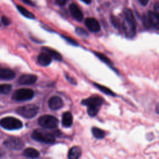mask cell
<instances>
[{
    "label": "cell",
    "instance_id": "obj_16",
    "mask_svg": "<svg viewBox=\"0 0 159 159\" xmlns=\"http://www.w3.org/2000/svg\"><path fill=\"white\" fill-rule=\"evenodd\" d=\"M42 50L47 53L51 58H53L54 59H55L56 60H58V61H61L62 59V57L60 53H59L57 51L53 50L52 48H50L48 47H43L42 48Z\"/></svg>",
    "mask_w": 159,
    "mask_h": 159
},
{
    "label": "cell",
    "instance_id": "obj_1",
    "mask_svg": "<svg viewBox=\"0 0 159 159\" xmlns=\"http://www.w3.org/2000/svg\"><path fill=\"white\" fill-rule=\"evenodd\" d=\"M125 18L122 21V28L125 35L128 38H132L136 32V21L132 11L130 9H125L124 11Z\"/></svg>",
    "mask_w": 159,
    "mask_h": 159
},
{
    "label": "cell",
    "instance_id": "obj_13",
    "mask_svg": "<svg viewBox=\"0 0 159 159\" xmlns=\"http://www.w3.org/2000/svg\"><path fill=\"white\" fill-rule=\"evenodd\" d=\"M16 76L15 73L12 70L5 68H0V79L4 80H10Z\"/></svg>",
    "mask_w": 159,
    "mask_h": 159
},
{
    "label": "cell",
    "instance_id": "obj_2",
    "mask_svg": "<svg viewBox=\"0 0 159 159\" xmlns=\"http://www.w3.org/2000/svg\"><path fill=\"white\" fill-rule=\"evenodd\" d=\"M102 103L103 99L98 96H91L81 101L83 105L87 106L88 113L91 117H94L98 114Z\"/></svg>",
    "mask_w": 159,
    "mask_h": 159
},
{
    "label": "cell",
    "instance_id": "obj_17",
    "mask_svg": "<svg viewBox=\"0 0 159 159\" xmlns=\"http://www.w3.org/2000/svg\"><path fill=\"white\" fill-rule=\"evenodd\" d=\"M62 125L65 127H69L73 123V116L70 112H65L62 115Z\"/></svg>",
    "mask_w": 159,
    "mask_h": 159
},
{
    "label": "cell",
    "instance_id": "obj_34",
    "mask_svg": "<svg viewBox=\"0 0 159 159\" xmlns=\"http://www.w3.org/2000/svg\"><path fill=\"white\" fill-rule=\"evenodd\" d=\"M22 1L23 2H24L25 3L29 4V5H31V6H34V5L30 0H22Z\"/></svg>",
    "mask_w": 159,
    "mask_h": 159
},
{
    "label": "cell",
    "instance_id": "obj_3",
    "mask_svg": "<svg viewBox=\"0 0 159 159\" xmlns=\"http://www.w3.org/2000/svg\"><path fill=\"white\" fill-rule=\"evenodd\" d=\"M31 137L34 140L42 143L52 144L55 142V138L53 134L42 129L34 130Z\"/></svg>",
    "mask_w": 159,
    "mask_h": 159
},
{
    "label": "cell",
    "instance_id": "obj_35",
    "mask_svg": "<svg viewBox=\"0 0 159 159\" xmlns=\"http://www.w3.org/2000/svg\"><path fill=\"white\" fill-rule=\"evenodd\" d=\"M81 1L86 4H90L91 2V0H81Z\"/></svg>",
    "mask_w": 159,
    "mask_h": 159
},
{
    "label": "cell",
    "instance_id": "obj_10",
    "mask_svg": "<svg viewBox=\"0 0 159 159\" xmlns=\"http://www.w3.org/2000/svg\"><path fill=\"white\" fill-rule=\"evenodd\" d=\"M85 24L88 29L93 32H98L100 30V25L98 21L93 17L86 18Z\"/></svg>",
    "mask_w": 159,
    "mask_h": 159
},
{
    "label": "cell",
    "instance_id": "obj_31",
    "mask_svg": "<svg viewBox=\"0 0 159 159\" xmlns=\"http://www.w3.org/2000/svg\"><path fill=\"white\" fill-rule=\"evenodd\" d=\"M112 24H114V25L116 27H117L118 25H119V22H118V20L115 17H113L112 19Z\"/></svg>",
    "mask_w": 159,
    "mask_h": 159
},
{
    "label": "cell",
    "instance_id": "obj_28",
    "mask_svg": "<svg viewBox=\"0 0 159 159\" xmlns=\"http://www.w3.org/2000/svg\"><path fill=\"white\" fill-rule=\"evenodd\" d=\"M1 20H2V24L4 25H8L11 24V20L6 16H2L1 17Z\"/></svg>",
    "mask_w": 159,
    "mask_h": 159
},
{
    "label": "cell",
    "instance_id": "obj_5",
    "mask_svg": "<svg viewBox=\"0 0 159 159\" xmlns=\"http://www.w3.org/2000/svg\"><path fill=\"white\" fill-rule=\"evenodd\" d=\"M16 112L24 117L30 119L37 115L39 112V107L34 104H27L19 107L16 109Z\"/></svg>",
    "mask_w": 159,
    "mask_h": 159
},
{
    "label": "cell",
    "instance_id": "obj_9",
    "mask_svg": "<svg viewBox=\"0 0 159 159\" xmlns=\"http://www.w3.org/2000/svg\"><path fill=\"white\" fill-rule=\"evenodd\" d=\"M37 80V76L32 74L22 75L18 80V83L22 85H29L32 84L36 82Z\"/></svg>",
    "mask_w": 159,
    "mask_h": 159
},
{
    "label": "cell",
    "instance_id": "obj_20",
    "mask_svg": "<svg viewBox=\"0 0 159 159\" xmlns=\"http://www.w3.org/2000/svg\"><path fill=\"white\" fill-rule=\"evenodd\" d=\"M17 9H18V11L20 12V13L24 16V17L29 18V19H35V16L30 12V11H29L27 9H25L24 7H23L22 6L20 5H17Z\"/></svg>",
    "mask_w": 159,
    "mask_h": 159
},
{
    "label": "cell",
    "instance_id": "obj_25",
    "mask_svg": "<svg viewBox=\"0 0 159 159\" xmlns=\"http://www.w3.org/2000/svg\"><path fill=\"white\" fill-rule=\"evenodd\" d=\"M76 34L78 35H80V36H83V37H86L88 36V33L87 32L83 29V28H81V27H78L76 28Z\"/></svg>",
    "mask_w": 159,
    "mask_h": 159
},
{
    "label": "cell",
    "instance_id": "obj_18",
    "mask_svg": "<svg viewBox=\"0 0 159 159\" xmlns=\"http://www.w3.org/2000/svg\"><path fill=\"white\" fill-rule=\"evenodd\" d=\"M81 154V148L78 146H74L70 148L68 152V158L70 159L78 158Z\"/></svg>",
    "mask_w": 159,
    "mask_h": 159
},
{
    "label": "cell",
    "instance_id": "obj_11",
    "mask_svg": "<svg viewBox=\"0 0 159 159\" xmlns=\"http://www.w3.org/2000/svg\"><path fill=\"white\" fill-rule=\"evenodd\" d=\"M63 106V102L58 96H52L48 101V106L52 110H57Z\"/></svg>",
    "mask_w": 159,
    "mask_h": 159
},
{
    "label": "cell",
    "instance_id": "obj_36",
    "mask_svg": "<svg viewBox=\"0 0 159 159\" xmlns=\"http://www.w3.org/2000/svg\"><path fill=\"white\" fill-rule=\"evenodd\" d=\"M156 111H157V113L158 114V104L156 105Z\"/></svg>",
    "mask_w": 159,
    "mask_h": 159
},
{
    "label": "cell",
    "instance_id": "obj_12",
    "mask_svg": "<svg viewBox=\"0 0 159 159\" xmlns=\"http://www.w3.org/2000/svg\"><path fill=\"white\" fill-rule=\"evenodd\" d=\"M71 14L72 17L78 21H81L83 18V14L81 10L79 9L78 6L75 4H71L69 7Z\"/></svg>",
    "mask_w": 159,
    "mask_h": 159
},
{
    "label": "cell",
    "instance_id": "obj_29",
    "mask_svg": "<svg viewBox=\"0 0 159 159\" xmlns=\"http://www.w3.org/2000/svg\"><path fill=\"white\" fill-rule=\"evenodd\" d=\"M66 76V78L67 80H68V81H69L71 83H72V84H76V81L75 79H74V78H71V76H68V75H66V76Z\"/></svg>",
    "mask_w": 159,
    "mask_h": 159
},
{
    "label": "cell",
    "instance_id": "obj_30",
    "mask_svg": "<svg viewBox=\"0 0 159 159\" xmlns=\"http://www.w3.org/2000/svg\"><path fill=\"white\" fill-rule=\"evenodd\" d=\"M55 1L57 4H58L59 6H63L65 5L67 0H55Z\"/></svg>",
    "mask_w": 159,
    "mask_h": 159
},
{
    "label": "cell",
    "instance_id": "obj_14",
    "mask_svg": "<svg viewBox=\"0 0 159 159\" xmlns=\"http://www.w3.org/2000/svg\"><path fill=\"white\" fill-rule=\"evenodd\" d=\"M39 63L43 66H48L52 62V58L45 52L40 53L37 58Z\"/></svg>",
    "mask_w": 159,
    "mask_h": 159
},
{
    "label": "cell",
    "instance_id": "obj_6",
    "mask_svg": "<svg viewBox=\"0 0 159 159\" xmlns=\"http://www.w3.org/2000/svg\"><path fill=\"white\" fill-rule=\"evenodd\" d=\"M58 120L57 117L50 115H43L38 119V124L45 129H55L58 125Z\"/></svg>",
    "mask_w": 159,
    "mask_h": 159
},
{
    "label": "cell",
    "instance_id": "obj_21",
    "mask_svg": "<svg viewBox=\"0 0 159 159\" xmlns=\"http://www.w3.org/2000/svg\"><path fill=\"white\" fill-rule=\"evenodd\" d=\"M92 133L94 137L96 139H102L105 137V132L98 127H93L92 128Z\"/></svg>",
    "mask_w": 159,
    "mask_h": 159
},
{
    "label": "cell",
    "instance_id": "obj_7",
    "mask_svg": "<svg viewBox=\"0 0 159 159\" xmlns=\"http://www.w3.org/2000/svg\"><path fill=\"white\" fill-rule=\"evenodd\" d=\"M34 96V92L32 89L29 88H21L16 90L12 98L16 101H24L31 99Z\"/></svg>",
    "mask_w": 159,
    "mask_h": 159
},
{
    "label": "cell",
    "instance_id": "obj_15",
    "mask_svg": "<svg viewBox=\"0 0 159 159\" xmlns=\"http://www.w3.org/2000/svg\"><path fill=\"white\" fill-rule=\"evenodd\" d=\"M147 17L148 19L150 22V23L151 24L152 26L154 28H155L157 30L158 29V27H159V22H158V14L151 11H149L147 12Z\"/></svg>",
    "mask_w": 159,
    "mask_h": 159
},
{
    "label": "cell",
    "instance_id": "obj_8",
    "mask_svg": "<svg viewBox=\"0 0 159 159\" xmlns=\"http://www.w3.org/2000/svg\"><path fill=\"white\" fill-rule=\"evenodd\" d=\"M4 145L12 150H20L24 146V142L19 137H11L4 142Z\"/></svg>",
    "mask_w": 159,
    "mask_h": 159
},
{
    "label": "cell",
    "instance_id": "obj_33",
    "mask_svg": "<svg viewBox=\"0 0 159 159\" xmlns=\"http://www.w3.org/2000/svg\"><path fill=\"white\" fill-rule=\"evenodd\" d=\"M154 7H155V11H156V14H158V12H159V5H158V2H157L156 4H155V5L154 6Z\"/></svg>",
    "mask_w": 159,
    "mask_h": 159
},
{
    "label": "cell",
    "instance_id": "obj_23",
    "mask_svg": "<svg viewBox=\"0 0 159 159\" xmlns=\"http://www.w3.org/2000/svg\"><path fill=\"white\" fill-rule=\"evenodd\" d=\"M94 53L98 58H99L101 61H102L107 65H112V62L111 61V60L108 57H107L105 55H104L100 52H94Z\"/></svg>",
    "mask_w": 159,
    "mask_h": 159
},
{
    "label": "cell",
    "instance_id": "obj_27",
    "mask_svg": "<svg viewBox=\"0 0 159 159\" xmlns=\"http://www.w3.org/2000/svg\"><path fill=\"white\" fill-rule=\"evenodd\" d=\"M143 22L144 25H145L147 28H151V27H152V25H151V24L150 23L148 19L147 16H143Z\"/></svg>",
    "mask_w": 159,
    "mask_h": 159
},
{
    "label": "cell",
    "instance_id": "obj_32",
    "mask_svg": "<svg viewBox=\"0 0 159 159\" xmlns=\"http://www.w3.org/2000/svg\"><path fill=\"white\" fill-rule=\"evenodd\" d=\"M142 6H146L148 4V0H138Z\"/></svg>",
    "mask_w": 159,
    "mask_h": 159
},
{
    "label": "cell",
    "instance_id": "obj_24",
    "mask_svg": "<svg viewBox=\"0 0 159 159\" xmlns=\"http://www.w3.org/2000/svg\"><path fill=\"white\" fill-rule=\"evenodd\" d=\"M12 89V86L9 84H0V93L4 94H9Z\"/></svg>",
    "mask_w": 159,
    "mask_h": 159
},
{
    "label": "cell",
    "instance_id": "obj_4",
    "mask_svg": "<svg viewBox=\"0 0 159 159\" xmlns=\"http://www.w3.org/2000/svg\"><path fill=\"white\" fill-rule=\"evenodd\" d=\"M0 125L7 130H17L22 127V122L14 117H6L0 120Z\"/></svg>",
    "mask_w": 159,
    "mask_h": 159
},
{
    "label": "cell",
    "instance_id": "obj_19",
    "mask_svg": "<svg viewBox=\"0 0 159 159\" xmlns=\"http://www.w3.org/2000/svg\"><path fill=\"white\" fill-rule=\"evenodd\" d=\"M23 155L26 157L35 158H38L40 155V153L39 151L37 150L36 149L32 147H29L24 150L23 152Z\"/></svg>",
    "mask_w": 159,
    "mask_h": 159
},
{
    "label": "cell",
    "instance_id": "obj_37",
    "mask_svg": "<svg viewBox=\"0 0 159 159\" xmlns=\"http://www.w3.org/2000/svg\"><path fill=\"white\" fill-rule=\"evenodd\" d=\"M0 25H1V24H0Z\"/></svg>",
    "mask_w": 159,
    "mask_h": 159
},
{
    "label": "cell",
    "instance_id": "obj_26",
    "mask_svg": "<svg viewBox=\"0 0 159 159\" xmlns=\"http://www.w3.org/2000/svg\"><path fill=\"white\" fill-rule=\"evenodd\" d=\"M63 38L66 40L67 42H68L70 44H72L73 45H75V46H77L78 45V42L76 41H75V40H73V39L69 37H66V36H62Z\"/></svg>",
    "mask_w": 159,
    "mask_h": 159
},
{
    "label": "cell",
    "instance_id": "obj_22",
    "mask_svg": "<svg viewBox=\"0 0 159 159\" xmlns=\"http://www.w3.org/2000/svg\"><path fill=\"white\" fill-rule=\"evenodd\" d=\"M94 85L97 88H98L101 91H102V93H104L107 95H110V96H114L116 95L115 93L112 91H111L110 89H109L108 88H107L106 86H104L101 84H99L97 83H94Z\"/></svg>",
    "mask_w": 159,
    "mask_h": 159
}]
</instances>
